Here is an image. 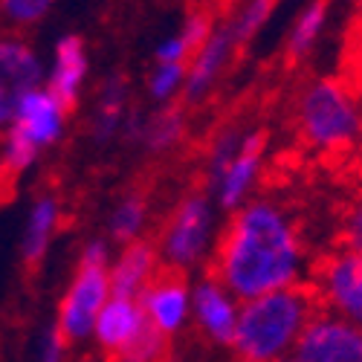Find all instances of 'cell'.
<instances>
[{
    "instance_id": "cell-1",
    "label": "cell",
    "mask_w": 362,
    "mask_h": 362,
    "mask_svg": "<svg viewBox=\"0 0 362 362\" xmlns=\"http://www.w3.org/2000/svg\"><path fill=\"white\" fill-rule=\"evenodd\" d=\"M305 264L298 229L276 200L255 197L232 212L215 252V279L244 301L296 287Z\"/></svg>"
},
{
    "instance_id": "cell-2",
    "label": "cell",
    "mask_w": 362,
    "mask_h": 362,
    "mask_svg": "<svg viewBox=\"0 0 362 362\" xmlns=\"http://www.w3.org/2000/svg\"><path fill=\"white\" fill-rule=\"evenodd\" d=\"M319 298L310 287L296 284L244 301L235 325V359L238 362H279L293 356L301 330L319 313Z\"/></svg>"
},
{
    "instance_id": "cell-3",
    "label": "cell",
    "mask_w": 362,
    "mask_h": 362,
    "mask_svg": "<svg viewBox=\"0 0 362 362\" xmlns=\"http://www.w3.org/2000/svg\"><path fill=\"white\" fill-rule=\"evenodd\" d=\"M296 131L319 154H345L362 142V99L339 76L310 78L293 105Z\"/></svg>"
},
{
    "instance_id": "cell-4",
    "label": "cell",
    "mask_w": 362,
    "mask_h": 362,
    "mask_svg": "<svg viewBox=\"0 0 362 362\" xmlns=\"http://www.w3.org/2000/svg\"><path fill=\"white\" fill-rule=\"evenodd\" d=\"M67 110L47 87L29 93L12 113L9 125L0 136V171L6 177L21 174L38 160L44 148L62 139Z\"/></svg>"
},
{
    "instance_id": "cell-5",
    "label": "cell",
    "mask_w": 362,
    "mask_h": 362,
    "mask_svg": "<svg viewBox=\"0 0 362 362\" xmlns=\"http://www.w3.org/2000/svg\"><path fill=\"white\" fill-rule=\"evenodd\" d=\"M110 252L107 240L93 238L87 240V247L81 250L78 269L62 298V310H58L55 327L62 330V337L67 342L84 339L93 334V325L105 308V301L110 298Z\"/></svg>"
},
{
    "instance_id": "cell-6",
    "label": "cell",
    "mask_w": 362,
    "mask_h": 362,
    "mask_svg": "<svg viewBox=\"0 0 362 362\" xmlns=\"http://www.w3.org/2000/svg\"><path fill=\"white\" fill-rule=\"evenodd\" d=\"M209 238H212V203H209L206 192H192L171 212L157 252L180 273V269H189L200 261L209 247Z\"/></svg>"
},
{
    "instance_id": "cell-7",
    "label": "cell",
    "mask_w": 362,
    "mask_h": 362,
    "mask_svg": "<svg viewBox=\"0 0 362 362\" xmlns=\"http://www.w3.org/2000/svg\"><path fill=\"white\" fill-rule=\"evenodd\" d=\"M313 293L319 305L362 330V258L337 250L316 267Z\"/></svg>"
},
{
    "instance_id": "cell-8",
    "label": "cell",
    "mask_w": 362,
    "mask_h": 362,
    "mask_svg": "<svg viewBox=\"0 0 362 362\" xmlns=\"http://www.w3.org/2000/svg\"><path fill=\"white\" fill-rule=\"evenodd\" d=\"M44 87V64L21 35L0 33V128L9 125L15 107Z\"/></svg>"
},
{
    "instance_id": "cell-9",
    "label": "cell",
    "mask_w": 362,
    "mask_h": 362,
    "mask_svg": "<svg viewBox=\"0 0 362 362\" xmlns=\"http://www.w3.org/2000/svg\"><path fill=\"white\" fill-rule=\"evenodd\" d=\"M293 356L296 362H362V330L319 308L301 330Z\"/></svg>"
},
{
    "instance_id": "cell-10",
    "label": "cell",
    "mask_w": 362,
    "mask_h": 362,
    "mask_svg": "<svg viewBox=\"0 0 362 362\" xmlns=\"http://www.w3.org/2000/svg\"><path fill=\"white\" fill-rule=\"evenodd\" d=\"M235 52H238V44H235V35H232V23L226 18L223 23H218L212 29V35H209L206 44L192 55V62L186 67V81H183L186 105H197L212 93V87L223 76V70L232 62Z\"/></svg>"
},
{
    "instance_id": "cell-11",
    "label": "cell",
    "mask_w": 362,
    "mask_h": 362,
    "mask_svg": "<svg viewBox=\"0 0 362 362\" xmlns=\"http://www.w3.org/2000/svg\"><path fill=\"white\" fill-rule=\"evenodd\" d=\"M139 308L151 327H157L168 339L180 327L189 322L192 313V290L186 287L180 273H157L142 293H139Z\"/></svg>"
},
{
    "instance_id": "cell-12",
    "label": "cell",
    "mask_w": 362,
    "mask_h": 362,
    "mask_svg": "<svg viewBox=\"0 0 362 362\" xmlns=\"http://www.w3.org/2000/svg\"><path fill=\"white\" fill-rule=\"evenodd\" d=\"M267 139L269 136L261 128L247 131L244 139H240V148H238L232 165L226 168L223 180L215 189V197L226 212H238V209L250 200V192L258 183V174H261V160L267 154Z\"/></svg>"
},
{
    "instance_id": "cell-13",
    "label": "cell",
    "mask_w": 362,
    "mask_h": 362,
    "mask_svg": "<svg viewBox=\"0 0 362 362\" xmlns=\"http://www.w3.org/2000/svg\"><path fill=\"white\" fill-rule=\"evenodd\" d=\"M238 310H240L238 298L215 276L203 279L192 293V313H194L200 330L212 342L232 345L235 325H238Z\"/></svg>"
},
{
    "instance_id": "cell-14",
    "label": "cell",
    "mask_w": 362,
    "mask_h": 362,
    "mask_svg": "<svg viewBox=\"0 0 362 362\" xmlns=\"http://www.w3.org/2000/svg\"><path fill=\"white\" fill-rule=\"evenodd\" d=\"M87 70H90V58H87L84 38L76 33L62 35V41L55 44V52H52V70L47 78V90L62 102V107L67 113L78 102Z\"/></svg>"
},
{
    "instance_id": "cell-15",
    "label": "cell",
    "mask_w": 362,
    "mask_h": 362,
    "mask_svg": "<svg viewBox=\"0 0 362 362\" xmlns=\"http://www.w3.org/2000/svg\"><path fill=\"white\" fill-rule=\"evenodd\" d=\"M160 252L154 244L148 240H134L128 244L119 258L110 264V296H122V298H139V293L154 281V276L160 273Z\"/></svg>"
},
{
    "instance_id": "cell-16",
    "label": "cell",
    "mask_w": 362,
    "mask_h": 362,
    "mask_svg": "<svg viewBox=\"0 0 362 362\" xmlns=\"http://www.w3.org/2000/svg\"><path fill=\"white\" fill-rule=\"evenodd\" d=\"M145 313L139 308L136 298H122V296H110L105 301V308L93 325V337L99 339V345L107 354H119L128 342H134V337L145 327Z\"/></svg>"
},
{
    "instance_id": "cell-17",
    "label": "cell",
    "mask_w": 362,
    "mask_h": 362,
    "mask_svg": "<svg viewBox=\"0 0 362 362\" xmlns=\"http://www.w3.org/2000/svg\"><path fill=\"white\" fill-rule=\"evenodd\" d=\"M218 26V21L212 18L209 9H192L186 15V21L180 23V29L174 35L163 38L154 49L157 64H180V67H189L192 55L206 44V38L212 35V29Z\"/></svg>"
},
{
    "instance_id": "cell-18",
    "label": "cell",
    "mask_w": 362,
    "mask_h": 362,
    "mask_svg": "<svg viewBox=\"0 0 362 362\" xmlns=\"http://www.w3.org/2000/svg\"><path fill=\"white\" fill-rule=\"evenodd\" d=\"M58 218H62V203H58L55 194H41L33 203L23 226V240H21V255L26 267H38L41 258L47 255L49 240L58 229Z\"/></svg>"
},
{
    "instance_id": "cell-19",
    "label": "cell",
    "mask_w": 362,
    "mask_h": 362,
    "mask_svg": "<svg viewBox=\"0 0 362 362\" xmlns=\"http://www.w3.org/2000/svg\"><path fill=\"white\" fill-rule=\"evenodd\" d=\"M128 116V78L122 73H110L105 81H102V90H99V99H96V107H93V139L96 142H107L119 134Z\"/></svg>"
},
{
    "instance_id": "cell-20",
    "label": "cell",
    "mask_w": 362,
    "mask_h": 362,
    "mask_svg": "<svg viewBox=\"0 0 362 362\" xmlns=\"http://www.w3.org/2000/svg\"><path fill=\"white\" fill-rule=\"evenodd\" d=\"M186 134V110L180 105H163L151 116H145V131H142V145L154 154H165L171 151Z\"/></svg>"
},
{
    "instance_id": "cell-21",
    "label": "cell",
    "mask_w": 362,
    "mask_h": 362,
    "mask_svg": "<svg viewBox=\"0 0 362 362\" xmlns=\"http://www.w3.org/2000/svg\"><path fill=\"white\" fill-rule=\"evenodd\" d=\"M325 23H327V4H308L298 12V18L290 26V35H287L290 62H301V58L310 55V49L319 44V38L325 33Z\"/></svg>"
},
{
    "instance_id": "cell-22",
    "label": "cell",
    "mask_w": 362,
    "mask_h": 362,
    "mask_svg": "<svg viewBox=\"0 0 362 362\" xmlns=\"http://www.w3.org/2000/svg\"><path fill=\"white\" fill-rule=\"evenodd\" d=\"M145 221H148V203L142 194H128L116 203V209L110 212V221H107V232L116 244H134L139 240L142 229H145Z\"/></svg>"
},
{
    "instance_id": "cell-23",
    "label": "cell",
    "mask_w": 362,
    "mask_h": 362,
    "mask_svg": "<svg viewBox=\"0 0 362 362\" xmlns=\"http://www.w3.org/2000/svg\"><path fill=\"white\" fill-rule=\"evenodd\" d=\"M240 139H244V131H238V128H223L215 134L212 148H209V154H206V183L212 186V192L218 189L226 168L232 165L238 148H240Z\"/></svg>"
},
{
    "instance_id": "cell-24",
    "label": "cell",
    "mask_w": 362,
    "mask_h": 362,
    "mask_svg": "<svg viewBox=\"0 0 362 362\" xmlns=\"http://www.w3.org/2000/svg\"><path fill=\"white\" fill-rule=\"evenodd\" d=\"M273 9H276L273 0H255V4L240 6V9L229 18V23H232V35H235L238 49H240V47H247V44L261 33L264 23L269 21V15H273Z\"/></svg>"
},
{
    "instance_id": "cell-25",
    "label": "cell",
    "mask_w": 362,
    "mask_h": 362,
    "mask_svg": "<svg viewBox=\"0 0 362 362\" xmlns=\"http://www.w3.org/2000/svg\"><path fill=\"white\" fill-rule=\"evenodd\" d=\"M163 351H165V337L145 322V327L134 337V342H128L119 351L116 359L119 362H157L163 356Z\"/></svg>"
},
{
    "instance_id": "cell-26",
    "label": "cell",
    "mask_w": 362,
    "mask_h": 362,
    "mask_svg": "<svg viewBox=\"0 0 362 362\" xmlns=\"http://www.w3.org/2000/svg\"><path fill=\"white\" fill-rule=\"evenodd\" d=\"M186 81V67L180 64H157L148 76V93L154 102H171Z\"/></svg>"
},
{
    "instance_id": "cell-27",
    "label": "cell",
    "mask_w": 362,
    "mask_h": 362,
    "mask_svg": "<svg viewBox=\"0 0 362 362\" xmlns=\"http://www.w3.org/2000/svg\"><path fill=\"white\" fill-rule=\"evenodd\" d=\"M52 4L49 0H4L0 4V15H4L12 26H33L49 15Z\"/></svg>"
},
{
    "instance_id": "cell-28",
    "label": "cell",
    "mask_w": 362,
    "mask_h": 362,
    "mask_svg": "<svg viewBox=\"0 0 362 362\" xmlns=\"http://www.w3.org/2000/svg\"><path fill=\"white\" fill-rule=\"evenodd\" d=\"M342 81H348L356 96L362 99V26H351V35L345 41V55H342Z\"/></svg>"
},
{
    "instance_id": "cell-29",
    "label": "cell",
    "mask_w": 362,
    "mask_h": 362,
    "mask_svg": "<svg viewBox=\"0 0 362 362\" xmlns=\"http://www.w3.org/2000/svg\"><path fill=\"white\" fill-rule=\"evenodd\" d=\"M64 348H67V339L62 337V330H58V327H47L41 342H38L35 362H64Z\"/></svg>"
},
{
    "instance_id": "cell-30",
    "label": "cell",
    "mask_w": 362,
    "mask_h": 362,
    "mask_svg": "<svg viewBox=\"0 0 362 362\" xmlns=\"http://www.w3.org/2000/svg\"><path fill=\"white\" fill-rule=\"evenodd\" d=\"M342 250L362 258V206H356L354 212L345 218L342 226Z\"/></svg>"
},
{
    "instance_id": "cell-31",
    "label": "cell",
    "mask_w": 362,
    "mask_h": 362,
    "mask_svg": "<svg viewBox=\"0 0 362 362\" xmlns=\"http://www.w3.org/2000/svg\"><path fill=\"white\" fill-rule=\"evenodd\" d=\"M354 12H356V18H354V23H356V26H362V4H356V9H354Z\"/></svg>"
},
{
    "instance_id": "cell-32",
    "label": "cell",
    "mask_w": 362,
    "mask_h": 362,
    "mask_svg": "<svg viewBox=\"0 0 362 362\" xmlns=\"http://www.w3.org/2000/svg\"><path fill=\"white\" fill-rule=\"evenodd\" d=\"M279 362H296V356H287V359H279Z\"/></svg>"
},
{
    "instance_id": "cell-33",
    "label": "cell",
    "mask_w": 362,
    "mask_h": 362,
    "mask_svg": "<svg viewBox=\"0 0 362 362\" xmlns=\"http://www.w3.org/2000/svg\"><path fill=\"white\" fill-rule=\"evenodd\" d=\"M359 148H362V142H359Z\"/></svg>"
}]
</instances>
